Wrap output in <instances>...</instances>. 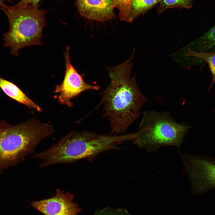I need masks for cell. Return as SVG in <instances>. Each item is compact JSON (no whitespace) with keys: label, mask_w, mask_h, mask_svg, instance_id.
Here are the masks:
<instances>
[{"label":"cell","mask_w":215,"mask_h":215,"mask_svg":"<svg viewBox=\"0 0 215 215\" xmlns=\"http://www.w3.org/2000/svg\"><path fill=\"white\" fill-rule=\"evenodd\" d=\"M194 0H160L158 12L161 13L166 9L173 8L189 9L193 5Z\"/></svg>","instance_id":"cell-14"},{"label":"cell","mask_w":215,"mask_h":215,"mask_svg":"<svg viewBox=\"0 0 215 215\" xmlns=\"http://www.w3.org/2000/svg\"><path fill=\"white\" fill-rule=\"evenodd\" d=\"M2 10L9 24V30L4 35L3 46L10 48L11 55L17 56L20 49L41 44L47 11L39 9L38 6L19 3L6 5Z\"/></svg>","instance_id":"cell-4"},{"label":"cell","mask_w":215,"mask_h":215,"mask_svg":"<svg viewBox=\"0 0 215 215\" xmlns=\"http://www.w3.org/2000/svg\"><path fill=\"white\" fill-rule=\"evenodd\" d=\"M69 50V47L67 46L64 53L65 70L64 79L61 84L56 86L54 92L59 93L58 98L59 103L71 108L73 106L70 101L72 99L85 91L97 90L100 87L98 85L85 82L83 75L79 74L70 62Z\"/></svg>","instance_id":"cell-7"},{"label":"cell","mask_w":215,"mask_h":215,"mask_svg":"<svg viewBox=\"0 0 215 215\" xmlns=\"http://www.w3.org/2000/svg\"><path fill=\"white\" fill-rule=\"evenodd\" d=\"M191 189L196 194L215 190V158L191 154L181 155Z\"/></svg>","instance_id":"cell-6"},{"label":"cell","mask_w":215,"mask_h":215,"mask_svg":"<svg viewBox=\"0 0 215 215\" xmlns=\"http://www.w3.org/2000/svg\"><path fill=\"white\" fill-rule=\"evenodd\" d=\"M119 11V17L122 21L127 22L131 4L133 0H116Z\"/></svg>","instance_id":"cell-15"},{"label":"cell","mask_w":215,"mask_h":215,"mask_svg":"<svg viewBox=\"0 0 215 215\" xmlns=\"http://www.w3.org/2000/svg\"><path fill=\"white\" fill-rule=\"evenodd\" d=\"M95 215H130L127 210L123 209H114L107 208L96 212Z\"/></svg>","instance_id":"cell-16"},{"label":"cell","mask_w":215,"mask_h":215,"mask_svg":"<svg viewBox=\"0 0 215 215\" xmlns=\"http://www.w3.org/2000/svg\"><path fill=\"white\" fill-rule=\"evenodd\" d=\"M197 51L208 52L215 49V24L198 39Z\"/></svg>","instance_id":"cell-13"},{"label":"cell","mask_w":215,"mask_h":215,"mask_svg":"<svg viewBox=\"0 0 215 215\" xmlns=\"http://www.w3.org/2000/svg\"><path fill=\"white\" fill-rule=\"evenodd\" d=\"M0 87L9 97L28 108L41 111V108L13 82L0 77Z\"/></svg>","instance_id":"cell-10"},{"label":"cell","mask_w":215,"mask_h":215,"mask_svg":"<svg viewBox=\"0 0 215 215\" xmlns=\"http://www.w3.org/2000/svg\"><path fill=\"white\" fill-rule=\"evenodd\" d=\"M134 55V50L120 64L106 67L110 82L102 93L98 107L103 105L104 116L113 133L125 132L142 114L140 110L148 101L139 88L135 75L131 76Z\"/></svg>","instance_id":"cell-1"},{"label":"cell","mask_w":215,"mask_h":215,"mask_svg":"<svg viewBox=\"0 0 215 215\" xmlns=\"http://www.w3.org/2000/svg\"><path fill=\"white\" fill-rule=\"evenodd\" d=\"M213 52H201L195 51L190 48L184 54L185 56H192L199 58L206 62L208 65L211 72L212 80L208 90L215 82V49Z\"/></svg>","instance_id":"cell-12"},{"label":"cell","mask_w":215,"mask_h":215,"mask_svg":"<svg viewBox=\"0 0 215 215\" xmlns=\"http://www.w3.org/2000/svg\"><path fill=\"white\" fill-rule=\"evenodd\" d=\"M142 114L134 144L148 152L155 151L166 146L180 148L190 127L177 123L167 111L146 110Z\"/></svg>","instance_id":"cell-5"},{"label":"cell","mask_w":215,"mask_h":215,"mask_svg":"<svg viewBox=\"0 0 215 215\" xmlns=\"http://www.w3.org/2000/svg\"><path fill=\"white\" fill-rule=\"evenodd\" d=\"M7 0H0V9L2 10L6 5L5 4V2Z\"/></svg>","instance_id":"cell-18"},{"label":"cell","mask_w":215,"mask_h":215,"mask_svg":"<svg viewBox=\"0 0 215 215\" xmlns=\"http://www.w3.org/2000/svg\"><path fill=\"white\" fill-rule=\"evenodd\" d=\"M41 0H21L19 3L38 6L39 3Z\"/></svg>","instance_id":"cell-17"},{"label":"cell","mask_w":215,"mask_h":215,"mask_svg":"<svg viewBox=\"0 0 215 215\" xmlns=\"http://www.w3.org/2000/svg\"><path fill=\"white\" fill-rule=\"evenodd\" d=\"M131 138L130 133L110 136L87 130L80 132L72 131L51 147L35 153L32 158L41 161V168L72 163L84 159L92 160L104 151L120 149L119 145Z\"/></svg>","instance_id":"cell-2"},{"label":"cell","mask_w":215,"mask_h":215,"mask_svg":"<svg viewBox=\"0 0 215 215\" xmlns=\"http://www.w3.org/2000/svg\"><path fill=\"white\" fill-rule=\"evenodd\" d=\"M81 15L90 20L103 22L115 17L116 0H76Z\"/></svg>","instance_id":"cell-9"},{"label":"cell","mask_w":215,"mask_h":215,"mask_svg":"<svg viewBox=\"0 0 215 215\" xmlns=\"http://www.w3.org/2000/svg\"><path fill=\"white\" fill-rule=\"evenodd\" d=\"M73 198L72 194L57 189L52 197L30 204L44 215H78L81 209L73 202Z\"/></svg>","instance_id":"cell-8"},{"label":"cell","mask_w":215,"mask_h":215,"mask_svg":"<svg viewBox=\"0 0 215 215\" xmlns=\"http://www.w3.org/2000/svg\"><path fill=\"white\" fill-rule=\"evenodd\" d=\"M160 0H133L128 22L132 23L137 17L145 14L158 3Z\"/></svg>","instance_id":"cell-11"},{"label":"cell","mask_w":215,"mask_h":215,"mask_svg":"<svg viewBox=\"0 0 215 215\" xmlns=\"http://www.w3.org/2000/svg\"><path fill=\"white\" fill-rule=\"evenodd\" d=\"M54 131L53 126L33 118L17 125L0 122V174L24 160Z\"/></svg>","instance_id":"cell-3"}]
</instances>
